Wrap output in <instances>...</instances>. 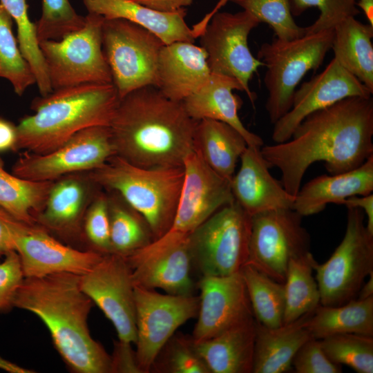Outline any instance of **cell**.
I'll return each mask as SVG.
<instances>
[{
	"instance_id": "15",
	"label": "cell",
	"mask_w": 373,
	"mask_h": 373,
	"mask_svg": "<svg viewBox=\"0 0 373 373\" xmlns=\"http://www.w3.org/2000/svg\"><path fill=\"white\" fill-rule=\"evenodd\" d=\"M189 236L169 230L162 236L125 256L134 285L159 288L166 294L192 295Z\"/></svg>"
},
{
	"instance_id": "10",
	"label": "cell",
	"mask_w": 373,
	"mask_h": 373,
	"mask_svg": "<svg viewBox=\"0 0 373 373\" xmlns=\"http://www.w3.org/2000/svg\"><path fill=\"white\" fill-rule=\"evenodd\" d=\"M164 45L140 25L124 19H104L102 48L119 99L145 86L158 87V59Z\"/></svg>"
},
{
	"instance_id": "25",
	"label": "cell",
	"mask_w": 373,
	"mask_h": 373,
	"mask_svg": "<svg viewBox=\"0 0 373 373\" xmlns=\"http://www.w3.org/2000/svg\"><path fill=\"white\" fill-rule=\"evenodd\" d=\"M88 12L104 19H124L151 31L164 44L185 41L193 43L195 37L185 21L186 10L172 12L157 11L133 0H83Z\"/></svg>"
},
{
	"instance_id": "26",
	"label": "cell",
	"mask_w": 373,
	"mask_h": 373,
	"mask_svg": "<svg viewBox=\"0 0 373 373\" xmlns=\"http://www.w3.org/2000/svg\"><path fill=\"white\" fill-rule=\"evenodd\" d=\"M87 186L80 178L68 175L54 181L44 209L35 216L36 224L63 237L80 233L88 207Z\"/></svg>"
},
{
	"instance_id": "4",
	"label": "cell",
	"mask_w": 373,
	"mask_h": 373,
	"mask_svg": "<svg viewBox=\"0 0 373 373\" xmlns=\"http://www.w3.org/2000/svg\"><path fill=\"white\" fill-rule=\"evenodd\" d=\"M119 101L113 84L64 88L37 97L31 106L35 113L17 126L14 150L47 153L82 130L109 126Z\"/></svg>"
},
{
	"instance_id": "17",
	"label": "cell",
	"mask_w": 373,
	"mask_h": 373,
	"mask_svg": "<svg viewBox=\"0 0 373 373\" xmlns=\"http://www.w3.org/2000/svg\"><path fill=\"white\" fill-rule=\"evenodd\" d=\"M373 93L333 58L327 67L296 90L289 111L275 122L272 140L287 141L311 113L350 97H370Z\"/></svg>"
},
{
	"instance_id": "3",
	"label": "cell",
	"mask_w": 373,
	"mask_h": 373,
	"mask_svg": "<svg viewBox=\"0 0 373 373\" xmlns=\"http://www.w3.org/2000/svg\"><path fill=\"white\" fill-rule=\"evenodd\" d=\"M80 276L58 273L24 278L14 307L39 318L70 371L111 373V356L90 334L88 317L94 303L82 290Z\"/></svg>"
},
{
	"instance_id": "49",
	"label": "cell",
	"mask_w": 373,
	"mask_h": 373,
	"mask_svg": "<svg viewBox=\"0 0 373 373\" xmlns=\"http://www.w3.org/2000/svg\"><path fill=\"white\" fill-rule=\"evenodd\" d=\"M143 6L151 9L164 12H172L181 8L189 6L193 0H133Z\"/></svg>"
},
{
	"instance_id": "21",
	"label": "cell",
	"mask_w": 373,
	"mask_h": 373,
	"mask_svg": "<svg viewBox=\"0 0 373 373\" xmlns=\"http://www.w3.org/2000/svg\"><path fill=\"white\" fill-rule=\"evenodd\" d=\"M260 148L247 146L240 158V169L230 181L235 200L251 216L268 210L293 209L295 197L271 175Z\"/></svg>"
},
{
	"instance_id": "40",
	"label": "cell",
	"mask_w": 373,
	"mask_h": 373,
	"mask_svg": "<svg viewBox=\"0 0 373 373\" xmlns=\"http://www.w3.org/2000/svg\"><path fill=\"white\" fill-rule=\"evenodd\" d=\"M84 23L85 17L77 13L69 0H42L41 15L35 23L39 42L60 40Z\"/></svg>"
},
{
	"instance_id": "33",
	"label": "cell",
	"mask_w": 373,
	"mask_h": 373,
	"mask_svg": "<svg viewBox=\"0 0 373 373\" xmlns=\"http://www.w3.org/2000/svg\"><path fill=\"white\" fill-rule=\"evenodd\" d=\"M311 252L291 259L289 262L285 280V308L283 324L292 323L311 313L321 304L320 292L313 276Z\"/></svg>"
},
{
	"instance_id": "52",
	"label": "cell",
	"mask_w": 373,
	"mask_h": 373,
	"mask_svg": "<svg viewBox=\"0 0 373 373\" xmlns=\"http://www.w3.org/2000/svg\"><path fill=\"white\" fill-rule=\"evenodd\" d=\"M357 4L365 13L369 24L373 26V0H359Z\"/></svg>"
},
{
	"instance_id": "16",
	"label": "cell",
	"mask_w": 373,
	"mask_h": 373,
	"mask_svg": "<svg viewBox=\"0 0 373 373\" xmlns=\"http://www.w3.org/2000/svg\"><path fill=\"white\" fill-rule=\"evenodd\" d=\"M84 292L112 323L120 341L136 342L134 283L125 256L108 253L80 276Z\"/></svg>"
},
{
	"instance_id": "48",
	"label": "cell",
	"mask_w": 373,
	"mask_h": 373,
	"mask_svg": "<svg viewBox=\"0 0 373 373\" xmlns=\"http://www.w3.org/2000/svg\"><path fill=\"white\" fill-rule=\"evenodd\" d=\"M347 208L357 207L363 210L367 217L366 227L373 234V194L353 195L345 199L343 203Z\"/></svg>"
},
{
	"instance_id": "31",
	"label": "cell",
	"mask_w": 373,
	"mask_h": 373,
	"mask_svg": "<svg viewBox=\"0 0 373 373\" xmlns=\"http://www.w3.org/2000/svg\"><path fill=\"white\" fill-rule=\"evenodd\" d=\"M307 328L318 340L342 334L373 336V296L338 306L320 304L308 318Z\"/></svg>"
},
{
	"instance_id": "34",
	"label": "cell",
	"mask_w": 373,
	"mask_h": 373,
	"mask_svg": "<svg viewBox=\"0 0 373 373\" xmlns=\"http://www.w3.org/2000/svg\"><path fill=\"white\" fill-rule=\"evenodd\" d=\"M240 273L257 323L267 327L283 325L285 308V285L245 264Z\"/></svg>"
},
{
	"instance_id": "23",
	"label": "cell",
	"mask_w": 373,
	"mask_h": 373,
	"mask_svg": "<svg viewBox=\"0 0 373 373\" xmlns=\"http://www.w3.org/2000/svg\"><path fill=\"white\" fill-rule=\"evenodd\" d=\"M233 90L243 91L235 78L211 73L208 82L197 92L186 97L182 104L188 115L198 121L211 119L224 122L237 130L245 139L247 145L262 147V139L249 131L242 124L238 110L241 99Z\"/></svg>"
},
{
	"instance_id": "43",
	"label": "cell",
	"mask_w": 373,
	"mask_h": 373,
	"mask_svg": "<svg viewBox=\"0 0 373 373\" xmlns=\"http://www.w3.org/2000/svg\"><path fill=\"white\" fill-rule=\"evenodd\" d=\"M82 229L93 250L104 254L112 253L107 195L102 193L95 195L84 215Z\"/></svg>"
},
{
	"instance_id": "32",
	"label": "cell",
	"mask_w": 373,
	"mask_h": 373,
	"mask_svg": "<svg viewBox=\"0 0 373 373\" xmlns=\"http://www.w3.org/2000/svg\"><path fill=\"white\" fill-rule=\"evenodd\" d=\"M53 182H36L8 173L0 157V207L17 220L37 224Z\"/></svg>"
},
{
	"instance_id": "5",
	"label": "cell",
	"mask_w": 373,
	"mask_h": 373,
	"mask_svg": "<svg viewBox=\"0 0 373 373\" xmlns=\"http://www.w3.org/2000/svg\"><path fill=\"white\" fill-rule=\"evenodd\" d=\"M184 177L183 166L147 169L116 155L87 175L95 185L115 192L140 213L154 240L172 226Z\"/></svg>"
},
{
	"instance_id": "30",
	"label": "cell",
	"mask_w": 373,
	"mask_h": 373,
	"mask_svg": "<svg viewBox=\"0 0 373 373\" xmlns=\"http://www.w3.org/2000/svg\"><path fill=\"white\" fill-rule=\"evenodd\" d=\"M373 26L354 17L334 28L332 48L334 59L373 93Z\"/></svg>"
},
{
	"instance_id": "19",
	"label": "cell",
	"mask_w": 373,
	"mask_h": 373,
	"mask_svg": "<svg viewBox=\"0 0 373 373\" xmlns=\"http://www.w3.org/2000/svg\"><path fill=\"white\" fill-rule=\"evenodd\" d=\"M184 177L169 230L189 235L222 207L235 201L230 181L216 173L195 146L184 160Z\"/></svg>"
},
{
	"instance_id": "51",
	"label": "cell",
	"mask_w": 373,
	"mask_h": 373,
	"mask_svg": "<svg viewBox=\"0 0 373 373\" xmlns=\"http://www.w3.org/2000/svg\"><path fill=\"white\" fill-rule=\"evenodd\" d=\"M371 296H373V272L369 275L368 279L363 284L356 298L363 300Z\"/></svg>"
},
{
	"instance_id": "47",
	"label": "cell",
	"mask_w": 373,
	"mask_h": 373,
	"mask_svg": "<svg viewBox=\"0 0 373 373\" xmlns=\"http://www.w3.org/2000/svg\"><path fill=\"white\" fill-rule=\"evenodd\" d=\"M20 222L0 207V256L15 250L14 234Z\"/></svg>"
},
{
	"instance_id": "27",
	"label": "cell",
	"mask_w": 373,
	"mask_h": 373,
	"mask_svg": "<svg viewBox=\"0 0 373 373\" xmlns=\"http://www.w3.org/2000/svg\"><path fill=\"white\" fill-rule=\"evenodd\" d=\"M312 312L278 327L256 322L253 373H284L291 369L295 354L312 338L307 328Z\"/></svg>"
},
{
	"instance_id": "35",
	"label": "cell",
	"mask_w": 373,
	"mask_h": 373,
	"mask_svg": "<svg viewBox=\"0 0 373 373\" xmlns=\"http://www.w3.org/2000/svg\"><path fill=\"white\" fill-rule=\"evenodd\" d=\"M112 253L127 256L154 240L144 217L119 195L108 196Z\"/></svg>"
},
{
	"instance_id": "53",
	"label": "cell",
	"mask_w": 373,
	"mask_h": 373,
	"mask_svg": "<svg viewBox=\"0 0 373 373\" xmlns=\"http://www.w3.org/2000/svg\"><path fill=\"white\" fill-rule=\"evenodd\" d=\"M229 0H220L218 3L216 5V6L213 8V9L207 13L202 19V21L205 23H209L210 21L211 17L217 12L219 11V10L224 6Z\"/></svg>"
},
{
	"instance_id": "18",
	"label": "cell",
	"mask_w": 373,
	"mask_h": 373,
	"mask_svg": "<svg viewBox=\"0 0 373 373\" xmlns=\"http://www.w3.org/2000/svg\"><path fill=\"white\" fill-rule=\"evenodd\" d=\"M25 278H41L58 273L82 276L101 260L104 254L66 245L37 224L20 222L14 234Z\"/></svg>"
},
{
	"instance_id": "39",
	"label": "cell",
	"mask_w": 373,
	"mask_h": 373,
	"mask_svg": "<svg viewBox=\"0 0 373 373\" xmlns=\"http://www.w3.org/2000/svg\"><path fill=\"white\" fill-rule=\"evenodd\" d=\"M151 370L168 373H211L191 337L174 334L157 356Z\"/></svg>"
},
{
	"instance_id": "38",
	"label": "cell",
	"mask_w": 373,
	"mask_h": 373,
	"mask_svg": "<svg viewBox=\"0 0 373 373\" xmlns=\"http://www.w3.org/2000/svg\"><path fill=\"white\" fill-rule=\"evenodd\" d=\"M327 356L335 364L350 367L358 373L373 372V336L342 334L320 340Z\"/></svg>"
},
{
	"instance_id": "14",
	"label": "cell",
	"mask_w": 373,
	"mask_h": 373,
	"mask_svg": "<svg viewBox=\"0 0 373 373\" xmlns=\"http://www.w3.org/2000/svg\"><path fill=\"white\" fill-rule=\"evenodd\" d=\"M136 358L142 373L149 372L157 356L177 329L197 317L200 298L192 295L162 294L134 285Z\"/></svg>"
},
{
	"instance_id": "44",
	"label": "cell",
	"mask_w": 373,
	"mask_h": 373,
	"mask_svg": "<svg viewBox=\"0 0 373 373\" xmlns=\"http://www.w3.org/2000/svg\"><path fill=\"white\" fill-rule=\"evenodd\" d=\"M297 373H340L341 365L335 364L325 354L320 340L309 338L298 350L292 361Z\"/></svg>"
},
{
	"instance_id": "13",
	"label": "cell",
	"mask_w": 373,
	"mask_h": 373,
	"mask_svg": "<svg viewBox=\"0 0 373 373\" xmlns=\"http://www.w3.org/2000/svg\"><path fill=\"white\" fill-rule=\"evenodd\" d=\"M115 155L110 128L95 126L77 133L63 145L43 154L26 151L12 173L36 182H54L74 173L93 171Z\"/></svg>"
},
{
	"instance_id": "6",
	"label": "cell",
	"mask_w": 373,
	"mask_h": 373,
	"mask_svg": "<svg viewBox=\"0 0 373 373\" xmlns=\"http://www.w3.org/2000/svg\"><path fill=\"white\" fill-rule=\"evenodd\" d=\"M334 29L283 40L275 38L260 46L257 58L267 68L264 84L268 91L265 108L274 124L291 106L298 83L311 70H316L332 48Z\"/></svg>"
},
{
	"instance_id": "46",
	"label": "cell",
	"mask_w": 373,
	"mask_h": 373,
	"mask_svg": "<svg viewBox=\"0 0 373 373\" xmlns=\"http://www.w3.org/2000/svg\"><path fill=\"white\" fill-rule=\"evenodd\" d=\"M111 363L112 372L142 373L137 363L135 350L129 343L119 340L115 343Z\"/></svg>"
},
{
	"instance_id": "36",
	"label": "cell",
	"mask_w": 373,
	"mask_h": 373,
	"mask_svg": "<svg viewBox=\"0 0 373 373\" xmlns=\"http://www.w3.org/2000/svg\"><path fill=\"white\" fill-rule=\"evenodd\" d=\"M0 1L17 25L19 48L33 73L35 84L41 96L50 93L52 90L45 61L40 50L36 25L28 17L26 0H0Z\"/></svg>"
},
{
	"instance_id": "11",
	"label": "cell",
	"mask_w": 373,
	"mask_h": 373,
	"mask_svg": "<svg viewBox=\"0 0 373 373\" xmlns=\"http://www.w3.org/2000/svg\"><path fill=\"white\" fill-rule=\"evenodd\" d=\"M302 218L291 209L252 216L246 264L284 283L290 260L310 251V236L302 225Z\"/></svg>"
},
{
	"instance_id": "12",
	"label": "cell",
	"mask_w": 373,
	"mask_h": 373,
	"mask_svg": "<svg viewBox=\"0 0 373 373\" xmlns=\"http://www.w3.org/2000/svg\"><path fill=\"white\" fill-rule=\"evenodd\" d=\"M260 23L244 10L236 13L217 12L199 37L211 73L236 79L252 104L256 95L249 88V82L258 68L264 65L252 55L248 37Z\"/></svg>"
},
{
	"instance_id": "24",
	"label": "cell",
	"mask_w": 373,
	"mask_h": 373,
	"mask_svg": "<svg viewBox=\"0 0 373 373\" xmlns=\"http://www.w3.org/2000/svg\"><path fill=\"white\" fill-rule=\"evenodd\" d=\"M373 191V155L360 166L335 175L314 178L300 188L293 209L303 216L316 214L328 204H343L353 195H366Z\"/></svg>"
},
{
	"instance_id": "29",
	"label": "cell",
	"mask_w": 373,
	"mask_h": 373,
	"mask_svg": "<svg viewBox=\"0 0 373 373\" xmlns=\"http://www.w3.org/2000/svg\"><path fill=\"white\" fill-rule=\"evenodd\" d=\"M247 146L243 136L224 122L211 119L197 122L195 146L206 163L229 181L235 174L237 162Z\"/></svg>"
},
{
	"instance_id": "50",
	"label": "cell",
	"mask_w": 373,
	"mask_h": 373,
	"mask_svg": "<svg viewBox=\"0 0 373 373\" xmlns=\"http://www.w3.org/2000/svg\"><path fill=\"white\" fill-rule=\"evenodd\" d=\"M17 138V126L10 122L0 118V152L14 150Z\"/></svg>"
},
{
	"instance_id": "45",
	"label": "cell",
	"mask_w": 373,
	"mask_h": 373,
	"mask_svg": "<svg viewBox=\"0 0 373 373\" xmlns=\"http://www.w3.org/2000/svg\"><path fill=\"white\" fill-rule=\"evenodd\" d=\"M3 256L0 261V314L14 307L16 294L25 278L17 251H10Z\"/></svg>"
},
{
	"instance_id": "22",
	"label": "cell",
	"mask_w": 373,
	"mask_h": 373,
	"mask_svg": "<svg viewBox=\"0 0 373 373\" xmlns=\"http://www.w3.org/2000/svg\"><path fill=\"white\" fill-rule=\"evenodd\" d=\"M211 75L207 52L201 46L178 41L162 48L157 65V88L167 98L182 102L200 90Z\"/></svg>"
},
{
	"instance_id": "28",
	"label": "cell",
	"mask_w": 373,
	"mask_h": 373,
	"mask_svg": "<svg viewBox=\"0 0 373 373\" xmlns=\"http://www.w3.org/2000/svg\"><path fill=\"white\" fill-rule=\"evenodd\" d=\"M256 331L254 318L209 339L193 341L211 373H251Z\"/></svg>"
},
{
	"instance_id": "54",
	"label": "cell",
	"mask_w": 373,
	"mask_h": 373,
	"mask_svg": "<svg viewBox=\"0 0 373 373\" xmlns=\"http://www.w3.org/2000/svg\"><path fill=\"white\" fill-rule=\"evenodd\" d=\"M0 77H1V73H0Z\"/></svg>"
},
{
	"instance_id": "9",
	"label": "cell",
	"mask_w": 373,
	"mask_h": 373,
	"mask_svg": "<svg viewBox=\"0 0 373 373\" xmlns=\"http://www.w3.org/2000/svg\"><path fill=\"white\" fill-rule=\"evenodd\" d=\"M347 209L341 243L325 262H313L320 303L324 306H338L356 298L373 272V234L366 227L365 213L360 208Z\"/></svg>"
},
{
	"instance_id": "2",
	"label": "cell",
	"mask_w": 373,
	"mask_h": 373,
	"mask_svg": "<svg viewBox=\"0 0 373 373\" xmlns=\"http://www.w3.org/2000/svg\"><path fill=\"white\" fill-rule=\"evenodd\" d=\"M197 122L182 102L149 86L119 99L109 128L116 155L153 169L183 166L195 148Z\"/></svg>"
},
{
	"instance_id": "37",
	"label": "cell",
	"mask_w": 373,
	"mask_h": 373,
	"mask_svg": "<svg viewBox=\"0 0 373 373\" xmlns=\"http://www.w3.org/2000/svg\"><path fill=\"white\" fill-rule=\"evenodd\" d=\"M12 19L0 3V73L19 96L35 84L33 73L23 58L12 31Z\"/></svg>"
},
{
	"instance_id": "41",
	"label": "cell",
	"mask_w": 373,
	"mask_h": 373,
	"mask_svg": "<svg viewBox=\"0 0 373 373\" xmlns=\"http://www.w3.org/2000/svg\"><path fill=\"white\" fill-rule=\"evenodd\" d=\"M266 22L276 37L291 40L305 35V28L298 26L293 19L289 0H229Z\"/></svg>"
},
{
	"instance_id": "8",
	"label": "cell",
	"mask_w": 373,
	"mask_h": 373,
	"mask_svg": "<svg viewBox=\"0 0 373 373\" xmlns=\"http://www.w3.org/2000/svg\"><path fill=\"white\" fill-rule=\"evenodd\" d=\"M104 18L88 12L84 26L60 40L39 43L52 90L85 84H113L102 48Z\"/></svg>"
},
{
	"instance_id": "20",
	"label": "cell",
	"mask_w": 373,
	"mask_h": 373,
	"mask_svg": "<svg viewBox=\"0 0 373 373\" xmlns=\"http://www.w3.org/2000/svg\"><path fill=\"white\" fill-rule=\"evenodd\" d=\"M198 321L192 339H209L254 318L247 288L240 272L227 276H202Z\"/></svg>"
},
{
	"instance_id": "42",
	"label": "cell",
	"mask_w": 373,
	"mask_h": 373,
	"mask_svg": "<svg viewBox=\"0 0 373 373\" xmlns=\"http://www.w3.org/2000/svg\"><path fill=\"white\" fill-rule=\"evenodd\" d=\"M356 3V0H289L293 16H298L312 7H316L320 10V15L315 22L305 27V34L333 30L346 18L355 17L359 12Z\"/></svg>"
},
{
	"instance_id": "1",
	"label": "cell",
	"mask_w": 373,
	"mask_h": 373,
	"mask_svg": "<svg viewBox=\"0 0 373 373\" xmlns=\"http://www.w3.org/2000/svg\"><path fill=\"white\" fill-rule=\"evenodd\" d=\"M372 97H350L307 116L289 140L260 148L296 196L307 169L323 161L331 175L353 170L373 155Z\"/></svg>"
},
{
	"instance_id": "7",
	"label": "cell",
	"mask_w": 373,
	"mask_h": 373,
	"mask_svg": "<svg viewBox=\"0 0 373 373\" xmlns=\"http://www.w3.org/2000/svg\"><path fill=\"white\" fill-rule=\"evenodd\" d=\"M251 216L235 200L189 236L191 264L202 276H227L247 263Z\"/></svg>"
}]
</instances>
